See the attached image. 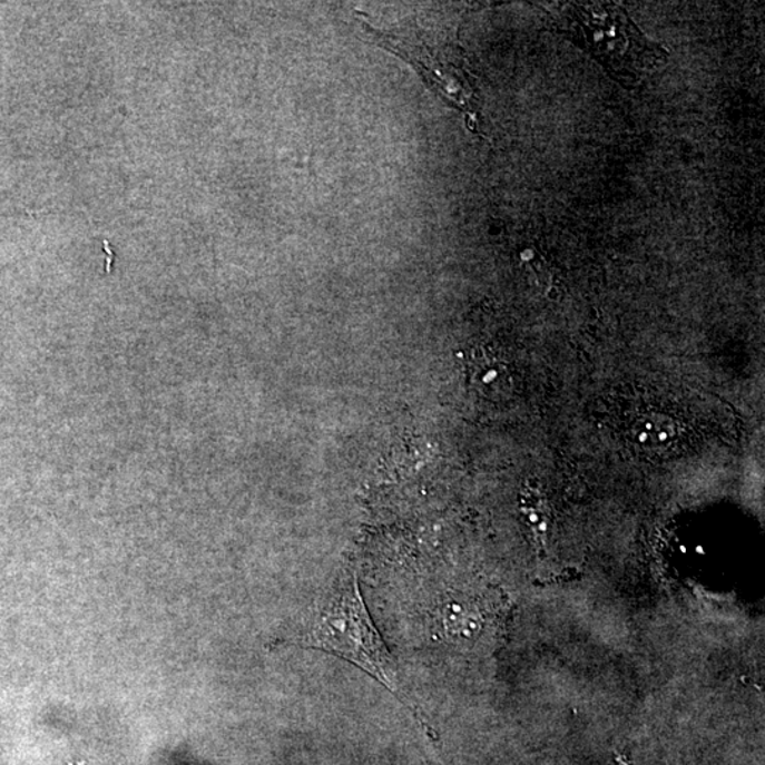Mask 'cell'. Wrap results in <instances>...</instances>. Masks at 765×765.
I'll return each instance as SVG.
<instances>
[{
  "instance_id": "obj_2",
  "label": "cell",
  "mask_w": 765,
  "mask_h": 765,
  "mask_svg": "<svg viewBox=\"0 0 765 765\" xmlns=\"http://www.w3.org/2000/svg\"><path fill=\"white\" fill-rule=\"evenodd\" d=\"M357 22L374 45L383 47L413 66L425 85L450 107L464 114L467 127L478 133V90L464 55L452 45L431 43L420 30L383 31L369 24L359 13Z\"/></svg>"
},
{
  "instance_id": "obj_3",
  "label": "cell",
  "mask_w": 765,
  "mask_h": 765,
  "mask_svg": "<svg viewBox=\"0 0 765 765\" xmlns=\"http://www.w3.org/2000/svg\"><path fill=\"white\" fill-rule=\"evenodd\" d=\"M598 8L601 14L592 4H577V23L585 31L588 49L614 76L632 77L635 72L657 65L660 57L665 60L664 50L645 39L626 12L616 4L602 3Z\"/></svg>"
},
{
  "instance_id": "obj_1",
  "label": "cell",
  "mask_w": 765,
  "mask_h": 765,
  "mask_svg": "<svg viewBox=\"0 0 765 765\" xmlns=\"http://www.w3.org/2000/svg\"><path fill=\"white\" fill-rule=\"evenodd\" d=\"M304 644L340 655L388 689L399 690L398 666L369 617L356 579L336 587L317 611Z\"/></svg>"
}]
</instances>
